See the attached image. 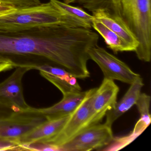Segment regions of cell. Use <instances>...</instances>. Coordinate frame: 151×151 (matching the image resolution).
<instances>
[{
  "mask_svg": "<svg viewBox=\"0 0 151 151\" xmlns=\"http://www.w3.org/2000/svg\"><path fill=\"white\" fill-rule=\"evenodd\" d=\"M46 120L33 107L27 111L15 112L10 116L0 119V137L18 141Z\"/></svg>",
  "mask_w": 151,
  "mask_h": 151,
  "instance_id": "cell-7",
  "label": "cell"
},
{
  "mask_svg": "<svg viewBox=\"0 0 151 151\" xmlns=\"http://www.w3.org/2000/svg\"><path fill=\"white\" fill-rule=\"evenodd\" d=\"M98 41L99 35L91 29L63 25L0 33V55L17 67L33 70L35 66L50 64L85 79L90 74L87 51Z\"/></svg>",
  "mask_w": 151,
  "mask_h": 151,
  "instance_id": "cell-1",
  "label": "cell"
},
{
  "mask_svg": "<svg viewBox=\"0 0 151 151\" xmlns=\"http://www.w3.org/2000/svg\"><path fill=\"white\" fill-rule=\"evenodd\" d=\"M17 9L14 6L0 1V16L11 13Z\"/></svg>",
  "mask_w": 151,
  "mask_h": 151,
  "instance_id": "cell-20",
  "label": "cell"
},
{
  "mask_svg": "<svg viewBox=\"0 0 151 151\" xmlns=\"http://www.w3.org/2000/svg\"><path fill=\"white\" fill-rule=\"evenodd\" d=\"M33 70L39 71L40 75L56 86L63 95L81 91L76 78L60 67L45 64L35 66Z\"/></svg>",
  "mask_w": 151,
  "mask_h": 151,
  "instance_id": "cell-9",
  "label": "cell"
},
{
  "mask_svg": "<svg viewBox=\"0 0 151 151\" xmlns=\"http://www.w3.org/2000/svg\"><path fill=\"white\" fill-rule=\"evenodd\" d=\"M4 81L0 83V104L15 112L29 110L32 108L25 101L23 93L22 79L30 68L18 67Z\"/></svg>",
  "mask_w": 151,
  "mask_h": 151,
  "instance_id": "cell-8",
  "label": "cell"
},
{
  "mask_svg": "<svg viewBox=\"0 0 151 151\" xmlns=\"http://www.w3.org/2000/svg\"><path fill=\"white\" fill-rule=\"evenodd\" d=\"M22 151V145L18 141L0 137V151Z\"/></svg>",
  "mask_w": 151,
  "mask_h": 151,
  "instance_id": "cell-18",
  "label": "cell"
},
{
  "mask_svg": "<svg viewBox=\"0 0 151 151\" xmlns=\"http://www.w3.org/2000/svg\"><path fill=\"white\" fill-rule=\"evenodd\" d=\"M70 115L46 120L22 137L18 141L21 145L35 142L48 143L60 132Z\"/></svg>",
  "mask_w": 151,
  "mask_h": 151,
  "instance_id": "cell-10",
  "label": "cell"
},
{
  "mask_svg": "<svg viewBox=\"0 0 151 151\" xmlns=\"http://www.w3.org/2000/svg\"><path fill=\"white\" fill-rule=\"evenodd\" d=\"M91 12L94 19L102 23L137 49L139 45L137 40L118 17L103 9H97Z\"/></svg>",
  "mask_w": 151,
  "mask_h": 151,
  "instance_id": "cell-13",
  "label": "cell"
},
{
  "mask_svg": "<svg viewBox=\"0 0 151 151\" xmlns=\"http://www.w3.org/2000/svg\"><path fill=\"white\" fill-rule=\"evenodd\" d=\"M144 86L141 77L137 78L130 84L129 89L118 102H116L114 108L106 113V121L105 123L112 126L114 122L122 115L131 108L136 104L141 89Z\"/></svg>",
  "mask_w": 151,
  "mask_h": 151,
  "instance_id": "cell-14",
  "label": "cell"
},
{
  "mask_svg": "<svg viewBox=\"0 0 151 151\" xmlns=\"http://www.w3.org/2000/svg\"><path fill=\"white\" fill-rule=\"evenodd\" d=\"M102 9L119 17L139 42L135 52L139 60L151 58V0H101Z\"/></svg>",
  "mask_w": 151,
  "mask_h": 151,
  "instance_id": "cell-3",
  "label": "cell"
},
{
  "mask_svg": "<svg viewBox=\"0 0 151 151\" xmlns=\"http://www.w3.org/2000/svg\"><path fill=\"white\" fill-rule=\"evenodd\" d=\"M92 28L101 35L108 47L115 54H117L118 52L136 51V47L127 43L102 23L94 18L93 22Z\"/></svg>",
  "mask_w": 151,
  "mask_h": 151,
  "instance_id": "cell-15",
  "label": "cell"
},
{
  "mask_svg": "<svg viewBox=\"0 0 151 151\" xmlns=\"http://www.w3.org/2000/svg\"><path fill=\"white\" fill-rule=\"evenodd\" d=\"M112 126L98 124L91 126L60 146L61 151H88L109 145L114 139Z\"/></svg>",
  "mask_w": 151,
  "mask_h": 151,
  "instance_id": "cell-6",
  "label": "cell"
},
{
  "mask_svg": "<svg viewBox=\"0 0 151 151\" xmlns=\"http://www.w3.org/2000/svg\"><path fill=\"white\" fill-rule=\"evenodd\" d=\"M82 0H63V2L67 4H70L72 3H79Z\"/></svg>",
  "mask_w": 151,
  "mask_h": 151,
  "instance_id": "cell-22",
  "label": "cell"
},
{
  "mask_svg": "<svg viewBox=\"0 0 151 151\" xmlns=\"http://www.w3.org/2000/svg\"><path fill=\"white\" fill-rule=\"evenodd\" d=\"M119 91V87L114 80L104 78L92 97L91 106L94 112L104 118L107 112L115 106Z\"/></svg>",
  "mask_w": 151,
  "mask_h": 151,
  "instance_id": "cell-11",
  "label": "cell"
},
{
  "mask_svg": "<svg viewBox=\"0 0 151 151\" xmlns=\"http://www.w3.org/2000/svg\"><path fill=\"white\" fill-rule=\"evenodd\" d=\"M96 89L87 91L84 99L70 114L60 132L46 144L60 146L86 129L100 123L103 117L97 115L91 106L92 97Z\"/></svg>",
  "mask_w": 151,
  "mask_h": 151,
  "instance_id": "cell-4",
  "label": "cell"
},
{
  "mask_svg": "<svg viewBox=\"0 0 151 151\" xmlns=\"http://www.w3.org/2000/svg\"><path fill=\"white\" fill-rule=\"evenodd\" d=\"M15 111L9 108L0 104V119L10 116L13 114Z\"/></svg>",
  "mask_w": 151,
  "mask_h": 151,
  "instance_id": "cell-21",
  "label": "cell"
},
{
  "mask_svg": "<svg viewBox=\"0 0 151 151\" xmlns=\"http://www.w3.org/2000/svg\"><path fill=\"white\" fill-rule=\"evenodd\" d=\"M87 91L68 93L63 95L62 99L49 107L37 108L38 112L47 120L60 118L71 114L83 100Z\"/></svg>",
  "mask_w": 151,
  "mask_h": 151,
  "instance_id": "cell-12",
  "label": "cell"
},
{
  "mask_svg": "<svg viewBox=\"0 0 151 151\" xmlns=\"http://www.w3.org/2000/svg\"><path fill=\"white\" fill-rule=\"evenodd\" d=\"M58 25L92 28L86 23L62 11L50 1L0 16V33L19 32Z\"/></svg>",
  "mask_w": 151,
  "mask_h": 151,
  "instance_id": "cell-2",
  "label": "cell"
},
{
  "mask_svg": "<svg viewBox=\"0 0 151 151\" xmlns=\"http://www.w3.org/2000/svg\"><path fill=\"white\" fill-rule=\"evenodd\" d=\"M151 97L145 93H140L135 105L137 106L140 117L151 120V115L149 113Z\"/></svg>",
  "mask_w": 151,
  "mask_h": 151,
  "instance_id": "cell-17",
  "label": "cell"
},
{
  "mask_svg": "<svg viewBox=\"0 0 151 151\" xmlns=\"http://www.w3.org/2000/svg\"><path fill=\"white\" fill-rule=\"evenodd\" d=\"M50 1L62 11L76 17L92 27L94 17L92 15L86 13L83 9L71 6L70 4H67L59 0H50Z\"/></svg>",
  "mask_w": 151,
  "mask_h": 151,
  "instance_id": "cell-16",
  "label": "cell"
},
{
  "mask_svg": "<svg viewBox=\"0 0 151 151\" xmlns=\"http://www.w3.org/2000/svg\"><path fill=\"white\" fill-rule=\"evenodd\" d=\"M87 53L90 59L100 68L105 78L130 85L140 77L126 63L98 45L89 48Z\"/></svg>",
  "mask_w": 151,
  "mask_h": 151,
  "instance_id": "cell-5",
  "label": "cell"
},
{
  "mask_svg": "<svg viewBox=\"0 0 151 151\" xmlns=\"http://www.w3.org/2000/svg\"><path fill=\"white\" fill-rule=\"evenodd\" d=\"M17 67L10 59L0 55V73L9 71Z\"/></svg>",
  "mask_w": 151,
  "mask_h": 151,
  "instance_id": "cell-19",
  "label": "cell"
}]
</instances>
